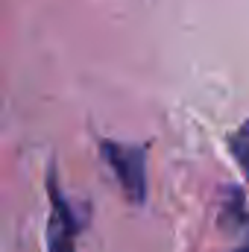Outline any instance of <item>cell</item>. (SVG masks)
I'll use <instances>...</instances> for the list:
<instances>
[{"instance_id":"obj_1","label":"cell","mask_w":249,"mask_h":252,"mask_svg":"<svg viewBox=\"0 0 249 252\" xmlns=\"http://www.w3.org/2000/svg\"><path fill=\"white\" fill-rule=\"evenodd\" d=\"M100 153L115 170L126 196L132 202H144L147 199V144L100 141Z\"/></svg>"},{"instance_id":"obj_2","label":"cell","mask_w":249,"mask_h":252,"mask_svg":"<svg viewBox=\"0 0 249 252\" xmlns=\"http://www.w3.org/2000/svg\"><path fill=\"white\" fill-rule=\"evenodd\" d=\"M50 190V220H47V252H76V238L85 229V220L67 202L56 176H47Z\"/></svg>"},{"instance_id":"obj_3","label":"cell","mask_w":249,"mask_h":252,"mask_svg":"<svg viewBox=\"0 0 249 252\" xmlns=\"http://www.w3.org/2000/svg\"><path fill=\"white\" fill-rule=\"evenodd\" d=\"M229 153H232V158L241 164V170L249 176V121L232 135V141H229Z\"/></svg>"},{"instance_id":"obj_4","label":"cell","mask_w":249,"mask_h":252,"mask_svg":"<svg viewBox=\"0 0 249 252\" xmlns=\"http://www.w3.org/2000/svg\"><path fill=\"white\" fill-rule=\"evenodd\" d=\"M241 229H244V241L235 252H249V214H241Z\"/></svg>"}]
</instances>
